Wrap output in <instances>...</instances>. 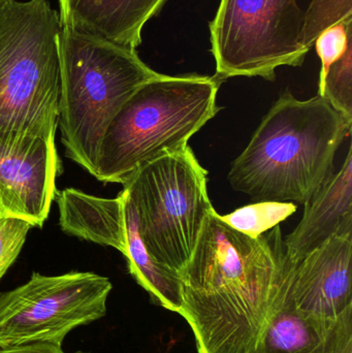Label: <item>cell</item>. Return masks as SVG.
<instances>
[{"instance_id": "obj_20", "label": "cell", "mask_w": 352, "mask_h": 353, "mask_svg": "<svg viewBox=\"0 0 352 353\" xmlns=\"http://www.w3.org/2000/svg\"><path fill=\"white\" fill-rule=\"evenodd\" d=\"M32 228L25 220L0 216V280L18 259Z\"/></svg>"}, {"instance_id": "obj_9", "label": "cell", "mask_w": 352, "mask_h": 353, "mask_svg": "<svg viewBox=\"0 0 352 353\" xmlns=\"http://www.w3.org/2000/svg\"><path fill=\"white\" fill-rule=\"evenodd\" d=\"M351 275L349 232L332 236L299 261L287 256L281 288L303 316L335 319L352 311Z\"/></svg>"}, {"instance_id": "obj_1", "label": "cell", "mask_w": 352, "mask_h": 353, "mask_svg": "<svg viewBox=\"0 0 352 353\" xmlns=\"http://www.w3.org/2000/svg\"><path fill=\"white\" fill-rule=\"evenodd\" d=\"M287 259L279 225L252 238L211 212L181 273L198 353H262Z\"/></svg>"}, {"instance_id": "obj_6", "label": "cell", "mask_w": 352, "mask_h": 353, "mask_svg": "<svg viewBox=\"0 0 352 353\" xmlns=\"http://www.w3.org/2000/svg\"><path fill=\"white\" fill-rule=\"evenodd\" d=\"M208 172L189 146L146 163L123 185L136 210L143 244L181 275L213 211Z\"/></svg>"}, {"instance_id": "obj_15", "label": "cell", "mask_w": 352, "mask_h": 353, "mask_svg": "<svg viewBox=\"0 0 352 353\" xmlns=\"http://www.w3.org/2000/svg\"><path fill=\"white\" fill-rule=\"evenodd\" d=\"M122 191L127 239L124 256L128 271L136 283L148 292L153 304L179 314L183 304L181 275L158 263L148 252L138 232L136 210L125 190Z\"/></svg>"}, {"instance_id": "obj_12", "label": "cell", "mask_w": 352, "mask_h": 353, "mask_svg": "<svg viewBox=\"0 0 352 353\" xmlns=\"http://www.w3.org/2000/svg\"><path fill=\"white\" fill-rule=\"evenodd\" d=\"M303 218L284 239L287 254L297 261L337 234L352 232V151L340 171L304 203Z\"/></svg>"}, {"instance_id": "obj_14", "label": "cell", "mask_w": 352, "mask_h": 353, "mask_svg": "<svg viewBox=\"0 0 352 353\" xmlns=\"http://www.w3.org/2000/svg\"><path fill=\"white\" fill-rule=\"evenodd\" d=\"M57 203L60 228L64 232L125 254L123 191L115 199H105L66 188L60 191Z\"/></svg>"}, {"instance_id": "obj_22", "label": "cell", "mask_w": 352, "mask_h": 353, "mask_svg": "<svg viewBox=\"0 0 352 353\" xmlns=\"http://www.w3.org/2000/svg\"><path fill=\"white\" fill-rule=\"evenodd\" d=\"M6 1H8V0H0V8H1Z\"/></svg>"}, {"instance_id": "obj_10", "label": "cell", "mask_w": 352, "mask_h": 353, "mask_svg": "<svg viewBox=\"0 0 352 353\" xmlns=\"http://www.w3.org/2000/svg\"><path fill=\"white\" fill-rule=\"evenodd\" d=\"M60 169L55 142L39 140L24 150L0 151L1 216L41 228L55 197Z\"/></svg>"}, {"instance_id": "obj_24", "label": "cell", "mask_w": 352, "mask_h": 353, "mask_svg": "<svg viewBox=\"0 0 352 353\" xmlns=\"http://www.w3.org/2000/svg\"><path fill=\"white\" fill-rule=\"evenodd\" d=\"M0 216H1V207H0Z\"/></svg>"}, {"instance_id": "obj_8", "label": "cell", "mask_w": 352, "mask_h": 353, "mask_svg": "<svg viewBox=\"0 0 352 353\" xmlns=\"http://www.w3.org/2000/svg\"><path fill=\"white\" fill-rule=\"evenodd\" d=\"M109 278L91 272L33 273L28 282L0 294V346L61 344L76 327L107 314Z\"/></svg>"}, {"instance_id": "obj_13", "label": "cell", "mask_w": 352, "mask_h": 353, "mask_svg": "<svg viewBox=\"0 0 352 353\" xmlns=\"http://www.w3.org/2000/svg\"><path fill=\"white\" fill-rule=\"evenodd\" d=\"M169 0H59L60 22L130 49L142 43L146 23Z\"/></svg>"}, {"instance_id": "obj_5", "label": "cell", "mask_w": 352, "mask_h": 353, "mask_svg": "<svg viewBox=\"0 0 352 353\" xmlns=\"http://www.w3.org/2000/svg\"><path fill=\"white\" fill-rule=\"evenodd\" d=\"M58 126L65 157L96 176L103 134L143 84L161 76L130 49L61 25Z\"/></svg>"}, {"instance_id": "obj_23", "label": "cell", "mask_w": 352, "mask_h": 353, "mask_svg": "<svg viewBox=\"0 0 352 353\" xmlns=\"http://www.w3.org/2000/svg\"><path fill=\"white\" fill-rule=\"evenodd\" d=\"M60 353H64L63 352H60ZM74 353H85V352H74Z\"/></svg>"}, {"instance_id": "obj_21", "label": "cell", "mask_w": 352, "mask_h": 353, "mask_svg": "<svg viewBox=\"0 0 352 353\" xmlns=\"http://www.w3.org/2000/svg\"><path fill=\"white\" fill-rule=\"evenodd\" d=\"M61 344L39 343L22 344V345L0 346V353H60Z\"/></svg>"}, {"instance_id": "obj_4", "label": "cell", "mask_w": 352, "mask_h": 353, "mask_svg": "<svg viewBox=\"0 0 352 353\" xmlns=\"http://www.w3.org/2000/svg\"><path fill=\"white\" fill-rule=\"evenodd\" d=\"M216 76L161 74L143 84L110 122L97 157V180L124 185L140 168L181 150L219 111Z\"/></svg>"}, {"instance_id": "obj_7", "label": "cell", "mask_w": 352, "mask_h": 353, "mask_svg": "<svg viewBox=\"0 0 352 353\" xmlns=\"http://www.w3.org/2000/svg\"><path fill=\"white\" fill-rule=\"evenodd\" d=\"M304 21L298 0H220L209 24L215 76L272 82L280 66H301L309 52L303 43Z\"/></svg>"}, {"instance_id": "obj_16", "label": "cell", "mask_w": 352, "mask_h": 353, "mask_svg": "<svg viewBox=\"0 0 352 353\" xmlns=\"http://www.w3.org/2000/svg\"><path fill=\"white\" fill-rule=\"evenodd\" d=\"M297 211L295 203L287 201H258L252 205L239 208L221 219L239 232L252 238L273 230L280 222Z\"/></svg>"}, {"instance_id": "obj_19", "label": "cell", "mask_w": 352, "mask_h": 353, "mask_svg": "<svg viewBox=\"0 0 352 353\" xmlns=\"http://www.w3.org/2000/svg\"><path fill=\"white\" fill-rule=\"evenodd\" d=\"M316 51L322 60L318 88L324 84L329 68L346 52L352 43V16L327 28L315 41Z\"/></svg>"}, {"instance_id": "obj_2", "label": "cell", "mask_w": 352, "mask_h": 353, "mask_svg": "<svg viewBox=\"0 0 352 353\" xmlns=\"http://www.w3.org/2000/svg\"><path fill=\"white\" fill-rule=\"evenodd\" d=\"M351 126L324 97L299 101L285 91L234 161L227 180L254 201L306 203L334 175L335 155Z\"/></svg>"}, {"instance_id": "obj_18", "label": "cell", "mask_w": 352, "mask_h": 353, "mask_svg": "<svg viewBox=\"0 0 352 353\" xmlns=\"http://www.w3.org/2000/svg\"><path fill=\"white\" fill-rule=\"evenodd\" d=\"M352 16V0H311L305 10L303 43L311 49L320 33Z\"/></svg>"}, {"instance_id": "obj_3", "label": "cell", "mask_w": 352, "mask_h": 353, "mask_svg": "<svg viewBox=\"0 0 352 353\" xmlns=\"http://www.w3.org/2000/svg\"><path fill=\"white\" fill-rule=\"evenodd\" d=\"M61 22L48 0L0 8V151L55 142L61 99Z\"/></svg>"}, {"instance_id": "obj_17", "label": "cell", "mask_w": 352, "mask_h": 353, "mask_svg": "<svg viewBox=\"0 0 352 353\" xmlns=\"http://www.w3.org/2000/svg\"><path fill=\"white\" fill-rule=\"evenodd\" d=\"M318 95L352 122V43L346 52L329 68Z\"/></svg>"}, {"instance_id": "obj_11", "label": "cell", "mask_w": 352, "mask_h": 353, "mask_svg": "<svg viewBox=\"0 0 352 353\" xmlns=\"http://www.w3.org/2000/svg\"><path fill=\"white\" fill-rule=\"evenodd\" d=\"M262 353H352V311L335 319L303 316L280 284Z\"/></svg>"}]
</instances>
